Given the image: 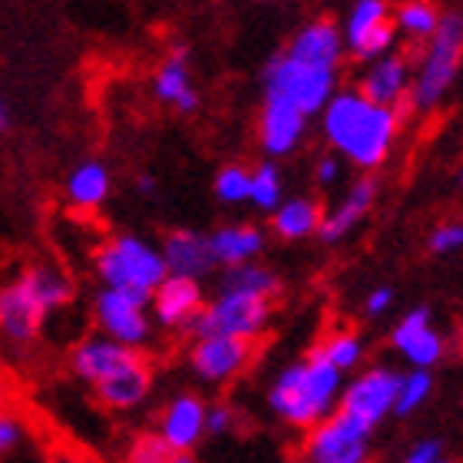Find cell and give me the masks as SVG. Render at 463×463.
<instances>
[{"label": "cell", "instance_id": "cell-1", "mask_svg": "<svg viewBox=\"0 0 463 463\" xmlns=\"http://www.w3.org/2000/svg\"><path fill=\"white\" fill-rule=\"evenodd\" d=\"M321 133L338 159H347L357 169H377L397 143L401 113L367 103L354 90H338L321 109Z\"/></svg>", "mask_w": 463, "mask_h": 463}, {"label": "cell", "instance_id": "cell-2", "mask_svg": "<svg viewBox=\"0 0 463 463\" xmlns=\"http://www.w3.org/2000/svg\"><path fill=\"white\" fill-rule=\"evenodd\" d=\"M341 387H345V374L325 364L318 351L311 347L305 361H295L275 377V384L269 391V404L285 424L311 430L325 417L335 414Z\"/></svg>", "mask_w": 463, "mask_h": 463}, {"label": "cell", "instance_id": "cell-3", "mask_svg": "<svg viewBox=\"0 0 463 463\" xmlns=\"http://www.w3.org/2000/svg\"><path fill=\"white\" fill-rule=\"evenodd\" d=\"M460 57H463V14L460 10H444L440 24H437L434 37L427 40V50L417 73L411 77V90H407V103L420 113H430L450 97V90L460 73Z\"/></svg>", "mask_w": 463, "mask_h": 463}, {"label": "cell", "instance_id": "cell-4", "mask_svg": "<svg viewBox=\"0 0 463 463\" xmlns=\"http://www.w3.org/2000/svg\"><path fill=\"white\" fill-rule=\"evenodd\" d=\"M93 265L103 279V288L133 291L143 298H149L156 285L165 279L159 249L139 235H113L109 241H103L93 255Z\"/></svg>", "mask_w": 463, "mask_h": 463}, {"label": "cell", "instance_id": "cell-5", "mask_svg": "<svg viewBox=\"0 0 463 463\" xmlns=\"http://www.w3.org/2000/svg\"><path fill=\"white\" fill-rule=\"evenodd\" d=\"M401 371L387 364H374L361 371V374L351 381V384L341 387L338 407H335V420L341 427H347L351 434L357 437H371L381 420L387 414H394V401H397V387H401Z\"/></svg>", "mask_w": 463, "mask_h": 463}, {"label": "cell", "instance_id": "cell-6", "mask_svg": "<svg viewBox=\"0 0 463 463\" xmlns=\"http://www.w3.org/2000/svg\"><path fill=\"white\" fill-rule=\"evenodd\" d=\"M261 83H265V99H281L291 109H298L305 119L318 116L328 107V99L338 93V73L335 70L305 67V63L288 60L285 53H275L265 63Z\"/></svg>", "mask_w": 463, "mask_h": 463}, {"label": "cell", "instance_id": "cell-7", "mask_svg": "<svg viewBox=\"0 0 463 463\" xmlns=\"http://www.w3.org/2000/svg\"><path fill=\"white\" fill-rule=\"evenodd\" d=\"M271 301L251 298V295H235V291H219L215 301H205L203 311L189 325L195 338L222 335V338L259 341L269 328Z\"/></svg>", "mask_w": 463, "mask_h": 463}, {"label": "cell", "instance_id": "cell-8", "mask_svg": "<svg viewBox=\"0 0 463 463\" xmlns=\"http://www.w3.org/2000/svg\"><path fill=\"white\" fill-rule=\"evenodd\" d=\"M99 335L116 345L139 351L146 341L153 338V318H149V298L133 295V291L103 288L93 301Z\"/></svg>", "mask_w": 463, "mask_h": 463}, {"label": "cell", "instance_id": "cell-9", "mask_svg": "<svg viewBox=\"0 0 463 463\" xmlns=\"http://www.w3.org/2000/svg\"><path fill=\"white\" fill-rule=\"evenodd\" d=\"M47 308L37 295L33 271L24 269L14 281L0 285V335L4 341L17 347H27L40 338V331L47 325Z\"/></svg>", "mask_w": 463, "mask_h": 463}, {"label": "cell", "instance_id": "cell-10", "mask_svg": "<svg viewBox=\"0 0 463 463\" xmlns=\"http://www.w3.org/2000/svg\"><path fill=\"white\" fill-rule=\"evenodd\" d=\"M391 345L414 371H430L447 354V338L434 328L430 308L407 311L404 318L394 325V331H391Z\"/></svg>", "mask_w": 463, "mask_h": 463}, {"label": "cell", "instance_id": "cell-11", "mask_svg": "<svg viewBox=\"0 0 463 463\" xmlns=\"http://www.w3.org/2000/svg\"><path fill=\"white\" fill-rule=\"evenodd\" d=\"M288 60L305 63V67L318 70H335L341 73L345 63V40H341V24L335 17H315L305 27L295 30V37L288 40V47L281 50Z\"/></svg>", "mask_w": 463, "mask_h": 463}, {"label": "cell", "instance_id": "cell-12", "mask_svg": "<svg viewBox=\"0 0 463 463\" xmlns=\"http://www.w3.org/2000/svg\"><path fill=\"white\" fill-rule=\"evenodd\" d=\"M251 357H255V341L209 335V338H195L189 364L209 384H229L232 377H239L251 364Z\"/></svg>", "mask_w": 463, "mask_h": 463}, {"label": "cell", "instance_id": "cell-13", "mask_svg": "<svg viewBox=\"0 0 463 463\" xmlns=\"http://www.w3.org/2000/svg\"><path fill=\"white\" fill-rule=\"evenodd\" d=\"M205 295L203 285L193 279H175L165 275L149 295V318L165 331H189V325L195 321V315L203 311Z\"/></svg>", "mask_w": 463, "mask_h": 463}, {"label": "cell", "instance_id": "cell-14", "mask_svg": "<svg viewBox=\"0 0 463 463\" xmlns=\"http://www.w3.org/2000/svg\"><path fill=\"white\" fill-rule=\"evenodd\" d=\"M407 90H411V60L404 53H387V57L367 63L354 93L374 107L401 113V107L407 103Z\"/></svg>", "mask_w": 463, "mask_h": 463}, {"label": "cell", "instance_id": "cell-15", "mask_svg": "<svg viewBox=\"0 0 463 463\" xmlns=\"http://www.w3.org/2000/svg\"><path fill=\"white\" fill-rule=\"evenodd\" d=\"M149 391H153V364L139 351H133L113 374L93 384L97 401L109 411H133L149 397Z\"/></svg>", "mask_w": 463, "mask_h": 463}, {"label": "cell", "instance_id": "cell-16", "mask_svg": "<svg viewBox=\"0 0 463 463\" xmlns=\"http://www.w3.org/2000/svg\"><path fill=\"white\" fill-rule=\"evenodd\" d=\"M205 401L199 394H179L165 404L159 417V430L163 444L173 454H193V447L205 437Z\"/></svg>", "mask_w": 463, "mask_h": 463}, {"label": "cell", "instance_id": "cell-17", "mask_svg": "<svg viewBox=\"0 0 463 463\" xmlns=\"http://www.w3.org/2000/svg\"><path fill=\"white\" fill-rule=\"evenodd\" d=\"M159 255H163L165 275H175V279L199 281L203 275H209V271L215 269L213 245H209V235H205V232L173 229L165 235Z\"/></svg>", "mask_w": 463, "mask_h": 463}, {"label": "cell", "instance_id": "cell-18", "mask_svg": "<svg viewBox=\"0 0 463 463\" xmlns=\"http://www.w3.org/2000/svg\"><path fill=\"white\" fill-rule=\"evenodd\" d=\"M374 199H377L374 175H361V179H354V183L347 185V193L341 195V203L335 205L331 213L321 215L318 239L328 241V245H338L341 239H347V235L357 229V222L374 209Z\"/></svg>", "mask_w": 463, "mask_h": 463}, {"label": "cell", "instance_id": "cell-19", "mask_svg": "<svg viewBox=\"0 0 463 463\" xmlns=\"http://www.w3.org/2000/svg\"><path fill=\"white\" fill-rule=\"evenodd\" d=\"M305 129H308V119L298 109H291L288 103H281V99H265L261 103L259 139H261V149L271 159L295 153L301 146V139H305Z\"/></svg>", "mask_w": 463, "mask_h": 463}, {"label": "cell", "instance_id": "cell-20", "mask_svg": "<svg viewBox=\"0 0 463 463\" xmlns=\"http://www.w3.org/2000/svg\"><path fill=\"white\" fill-rule=\"evenodd\" d=\"M305 463H367V440L351 434L335 417H325L318 427H311Z\"/></svg>", "mask_w": 463, "mask_h": 463}, {"label": "cell", "instance_id": "cell-21", "mask_svg": "<svg viewBox=\"0 0 463 463\" xmlns=\"http://www.w3.org/2000/svg\"><path fill=\"white\" fill-rule=\"evenodd\" d=\"M129 354H133L129 347L116 345V341L103 338V335H87V338H80L77 345H73V351H70V367H73V374H77L80 381L99 384V381L107 374H113Z\"/></svg>", "mask_w": 463, "mask_h": 463}, {"label": "cell", "instance_id": "cell-22", "mask_svg": "<svg viewBox=\"0 0 463 463\" xmlns=\"http://www.w3.org/2000/svg\"><path fill=\"white\" fill-rule=\"evenodd\" d=\"M185 57H189V50L179 43V47H173V53L159 63V70H156V97L163 99V103H169V107H175L179 113H193L195 107H199V93L193 90V77H189V63H185Z\"/></svg>", "mask_w": 463, "mask_h": 463}, {"label": "cell", "instance_id": "cell-23", "mask_svg": "<svg viewBox=\"0 0 463 463\" xmlns=\"http://www.w3.org/2000/svg\"><path fill=\"white\" fill-rule=\"evenodd\" d=\"M209 245H213L215 265L239 269V265L259 261V255L265 251V232L259 225H225L209 235Z\"/></svg>", "mask_w": 463, "mask_h": 463}, {"label": "cell", "instance_id": "cell-24", "mask_svg": "<svg viewBox=\"0 0 463 463\" xmlns=\"http://www.w3.org/2000/svg\"><path fill=\"white\" fill-rule=\"evenodd\" d=\"M321 215H325V209H321L318 199H305V195L281 199V205L271 213V229L285 241H301L318 235Z\"/></svg>", "mask_w": 463, "mask_h": 463}, {"label": "cell", "instance_id": "cell-25", "mask_svg": "<svg viewBox=\"0 0 463 463\" xmlns=\"http://www.w3.org/2000/svg\"><path fill=\"white\" fill-rule=\"evenodd\" d=\"M219 291H235V295H251V298L271 301L281 291V281L269 265L249 261V265H239V269H225L222 288Z\"/></svg>", "mask_w": 463, "mask_h": 463}, {"label": "cell", "instance_id": "cell-26", "mask_svg": "<svg viewBox=\"0 0 463 463\" xmlns=\"http://www.w3.org/2000/svg\"><path fill=\"white\" fill-rule=\"evenodd\" d=\"M67 195L77 209H97L109 195V173L103 163H80L67 179Z\"/></svg>", "mask_w": 463, "mask_h": 463}, {"label": "cell", "instance_id": "cell-27", "mask_svg": "<svg viewBox=\"0 0 463 463\" xmlns=\"http://www.w3.org/2000/svg\"><path fill=\"white\" fill-rule=\"evenodd\" d=\"M315 351H318L321 361L335 367L338 374L354 371V367L364 361V341L357 338L354 331H331L328 338H321L318 345H315Z\"/></svg>", "mask_w": 463, "mask_h": 463}, {"label": "cell", "instance_id": "cell-28", "mask_svg": "<svg viewBox=\"0 0 463 463\" xmlns=\"http://www.w3.org/2000/svg\"><path fill=\"white\" fill-rule=\"evenodd\" d=\"M384 20H391V7L384 0H357L354 7L347 10L345 24H341V40H345V53L354 47L357 40H364L374 27H381Z\"/></svg>", "mask_w": 463, "mask_h": 463}, {"label": "cell", "instance_id": "cell-29", "mask_svg": "<svg viewBox=\"0 0 463 463\" xmlns=\"http://www.w3.org/2000/svg\"><path fill=\"white\" fill-rule=\"evenodd\" d=\"M391 20H394V30H404L411 40H430L437 24H440V10L434 4H424V0H411V4L397 7Z\"/></svg>", "mask_w": 463, "mask_h": 463}, {"label": "cell", "instance_id": "cell-30", "mask_svg": "<svg viewBox=\"0 0 463 463\" xmlns=\"http://www.w3.org/2000/svg\"><path fill=\"white\" fill-rule=\"evenodd\" d=\"M285 185H281V173L275 163H261L249 173V203L261 213H275L281 205Z\"/></svg>", "mask_w": 463, "mask_h": 463}, {"label": "cell", "instance_id": "cell-31", "mask_svg": "<svg viewBox=\"0 0 463 463\" xmlns=\"http://www.w3.org/2000/svg\"><path fill=\"white\" fill-rule=\"evenodd\" d=\"M123 463H195L193 454H173L163 444V437L149 430V434H136L126 447Z\"/></svg>", "mask_w": 463, "mask_h": 463}, {"label": "cell", "instance_id": "cell-32", "mask_svg": "<svg viewBox=\"0 0 463 463\" xmlns=\"http://www.w3.org/2000/svg\"><path fill=\"white\" fill-rule=\"evenodd\" d=\"M430 391H434V374L430 371H411V374H404L401 377V387H397L394 414H414L417 407H424Z\"/></svg>", "mask_w": 463, "mask_h": 463}, {"label": "cell", "instance_id": "cell-33", "mask_svg": "<svg viewBox=\"0 0 463 463\" xmlns=\"http://www.w3.org/2000/svg\"><path fill=\"white\" fill-rule=\"evenodd\" d=\"M215 199L225 205L249 203V169L245 165H225L222 173L215 175Z\"/></svg>", "mask_w": 463, "mask_h": 463}, {"label": "cell", "instance_id": "cell-34", "mask_svg": "<svg viewBox=\"0 0 463 463\" xmlns=\"http://www.w3.org/2000/svg\"><path fill=\"white\" fill-rule=\"evenodd\" d=\"M24 437H27V424H24V417H17L14 411L0 414V457L14 454Z\"/></svg>", "mask_w": 463, "mask_h": 463}, {"label": "cell", "instance_id": "cell-35", "mask_svg": "<svg viewBox=\"0 0 463 463\" xmlns=\"http://www.w3.org/2000/svg\"><path fill=\"white\" fill-rule=\"evenodd\" d=\"M463 245V225L460 222H444L430 232V251L434 255H454Z\"/></svg>", "mask_w": 463, "mask_h": 463}, {"label": "cell", "instance_id": "cell-36", "mask_svg": "<svg viewBox=\"0 0 463 463\" xmlns=\"http://www.w3.org/2000/svg\"><path fill=\"white\" fill-rule=\"evenodd\" d=\"M235 427V411L229 404H215L205 411V434H229Z\"/></svg>", "mask_w": 463, "mask_h": 463}, {"label": "cell", "instance_id": "cell-37", "mask_svg": "<svg viewBox=\"0 0 463 463\" xmlns=\"http://www.w3.org/2000/svg\"><path fill=\"white\" fill-rule=\"evenodd\" d=\"M338 179H341V159L335 153L321 156L318 165H315V183H318L321 189H331Z\"/></svg>", "mask_w": 463, "mask_h": 463}, {"label": "cell", "instance_id": "cell-38", "mask_svg": "<svg viewBox=\"0 0 463 463\" xmlns=\"http://www.w3.org/2000/svg\"><path fill=\"white\" fill-rule=\"evenodd\" d=\"M440 457H444L440 440H417L404 463H434V460H440Z\"/></svg>", "mask_w": 463, "mask_h": 463}, {"label": "cell", "instance_id": "cell-39", "mask_svg": "<svg viewBox=\"0 0 463 463\" xmlns=\"http://www.w3.org/2000/svg\"><path fill=\"white\" fill-rule=\"evenodd\" d=\"M391 305H394V288H391V285H377V288L367 295L364 308H367V315H371V318H377V315H384Z\"/></svg>", "mask_w": 463, "mask_h": 463}, {"label": "cell", "instance_id": "cell-40", "mask_svg": "<svg viewBox=\"0 0 463 463\" xmlns=\"http://www.w3.org/2000/svg\"><path fill=\"white\" fill-rule=\"evenodd\" d=\"M136 193L143 195V199H156L159 193V183H156V175H136Z\"/></svg>", "mask_w": 463, "mask_h": 463}, {"label": "cell", "instance_id": "cell-41", "mask_svg": "<svg viewBox=\"0 0 463 463\" xmlns=\"http://www.w3.org/2000/svg\"><path fill=\"white\" fill-rule=\"evenodd\" d=\"M7 407H10V377L4 371V364H0V414H7Z\"/></svg>", "mask_w": 463, "mask_h": 463}, {"label": "cell", "instance_id": "cell-42", "mask_svg": "<svg viewBox=\"0 0 463 463\" xmlns=\"http://www.w3.org/2000/svg\"><path fill=\"white\" fill-rule=\"evenodd\" d=\"M50 463H87V460H80V457L70 454V450H57V454L50 457Z\"/></svg>", "mask_w": 463, "mask_h": 463}, {"label": "cell", "instance_id": "cell-43", "mask_svg": "<svg viewBox=\"0 0 463 463\" xmlns=\"http://www.w3.org/2000/svg\"><path fill=\"white\" fill-rule=\"evenodd\" d=\"M4 129H10V107L4 103V97H0V133Z\"/></svg>", "mask_w": 463, "mask_h": 463}, {"label": "cell", "instance_id": "cell-44", "mask_svg": "<svg viewBox=\"0 0 463 463\" xmlns=\"http://www.w3.org/2000/svg\"><path fill=\"white\" fill-rule=\"evenodd\" d=\"M434 463H454V460H447V457H440V460H434Z\"/></svg>", "mask_w": 463, "mask_h": 463}]
</instances>
